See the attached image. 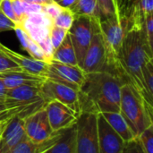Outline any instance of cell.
I'll return each instance as SVG.
<instances>
[{
  "instance_id": "obj_13",
  "label": "cell",
  "mask_w": 153,
  "mask_h": 153,
  "mask_svg": "<svg viewBox=\"0 0 153 153\" xmlns=\"http://www.w3.org/2000/svg\"><path fill=\"white\" fill-rule=\"evenodd\" d=\"M0 51L3 52L5 56H7L13 62H15L22 68V71L36 76L46 78V74L48 67V62L37 60L31 57H26L8 48L7 47L4 46L2 43H0Z\"/></svg>"
},
{
  "instance_id": "obj_8",
  "label": "cell",
  "mask_w": 153,
  "mask_h": 153,
  "mask_svg": "<svg viewBox=\"0 0 153 153\" xmlns=\"http://www.w3.org/2000/svg\"><path fill=\"white\" fill-rule=\"evenodd\" d=\"M68 35L75 52L77 65L82 68L91 41V17L85 15L74 16Z\"/></svg>"
},
{
  "instance_id": "obj_10",
  "label": "cell",
  "mask_w": 153,
  "mask_h": 153,
  "mask_svg": "<svg viewBox=\"0 0 153 153\" xmlns=\"http://www.w3.org/2000/svg\"><path fill=\"white\" fill-rule=\"evenodd\" d=\"M23 120L26 135L28 139L33 143H40L45 142L54 134L45 108L36 111Z\"/></svg>"
},
{
  "instance_id": "obj_22",
  "label": "cell",
  "mask_w": 153,
  "mask_h": 153,
  "mask_svg": "<svg viewBox=\"0 0 153 153\" xmlns=\"http://www.w3.org/2000/svg\"><path fill=\"white\" fill-rule=\"evenodd\" d=\"M20 27H22L29 35V37L38 44L49 37V28L48 27L34 25L28 22H23Z\"/></svg>"
},
{
  "instance_id": "obj_30",
  "label": "cell",
  "mask_w": 153,
  "mask_h": 153,
  "mask_svg": "<svg viewBox=\"0 0 153 153\" xmlns=\"http://www.w3.org/2000/svg\"><path fill=\"white\" fill-rule=\"evenodd\" d=\"M143 34L147 39V42L149 43L150 47L152 48L153 43V13L148 14L143 22Z\"/></svg>"
},
{
  "instance_id": "obj_5",
  "label": "cell",
  "mask_w": 153,
  "mask_h": 153,
  "mask_svg": "<svg viewBox=\"0 0 153 153\" xmlns=\"http://www.w3.org/2000/svg\"><path fill=\"white\" fill-rule=\"evenodd\" d=\"M82 69L85 74L108 73L107 49L97 17H91V41Z\"/></svg>"
},
{
  "instance_id": "obj_36",
  "label": "cell",
  "mask_w": 153,
  "mask_h": 153,
  "mask_svg": "<svg viewBox=\"0 0 153 153\" xmlns=\"http://www.w3.org/2000/svg\"><path fill=\"white\" fill-rule=\"evenodd\" d=\"M139 5L145 16H147L150 13H152L153 0H142Z\"/></svg>"
},
{
  "instance_id": "obj_18",
  "label": "cell",
  "mask_w": 153,
  "mask_h": 153,
  "mask_svg": "<svg viewBox=\"0 0 153 153\" xmlns=\"http://www.w3.org/2000/svg\"><path fill=\"white\" fill-rule=\"evenodd\" d=\"M58 136L59 131L54 132V134L49 139L40 143H33L27 138L24 141L18 143L17 145H15L11 150V153H43L53 145V143L56 141Z\"/></svg>"
},
{
  "instance_id": "obj_39",
  "label": "cell",
  "mask_w": 153,
  "mask_h": 153,
  "mask_svg": "<svg viewBox=\"0 0 153 153\" xmlns=\"http://www.w3.org/2000/svg\"><path fill=\"white\" fill-rule=\"evenodd\" d=\"M6 91H7V89L5 88V86L4 85V83L0 80V100H3V101L4 100Z\"/></svg>"
},
{
  "instance_id": "obj_11",
  "label": "cell",
  "mask_w": 153,
  "mask_h": 153,
  "mask_svg": "<svg viewBox=\"0 0 153 153\" xmlns=\"http://www.w3.org/2000/svg\"><path fill=\"white\" fill-rule=\"evenodd\" d=\"M44 108L50 126L54 132L72 127L77 123L79 115L58 101H49L46 104Z\"/></svg>"
},
{
  "instance_id": "obj_44",
  "label": "cell",
  "mask_w": 153,
  "mask_h": 153,
  "mask_svg": "<svg viewBox=\"0 0 153 153\" xmlns=\"http://www.w3.org/2000/svg\"><path fill=\"white\" fill-rule=\"evenodd\" d=\"M60 1H62V0H53V2H55V3H59Z\"/></svg>"
},
{
  "instance_id": "obj_31",
  "label": "cell",
  "mask_w": 153,
  "mask_h": 153,
  "mask_svg": "<svg viewBox=\"0 0 153 153\" xmlns=\"http://www.w3.org/2000/svg\"><path fill=\"white\" fill-rule=\"evenodd\" d=\"M0 10L5 16H7L9 19H11L13 22H14L19 26V20H18L17 16L15 15V13L13 12L11 0H1V2H0Z\"/></svg>"
},
{
  "instance_id": "obj_21",
  "label": "cell",
  "mask_w": 153,
  "mask_h": 153,
  "mask_svg": "<svg viewBox=\"0 0 153 153\" xmlns=\"http://www.w3.org/2000/svg\"><path fill=\"white\" fill-rule=\"evenodd\" d=\"M74 16L85 15L89 17H100V12L96 0H76L69 7Z\"/></svg>"
},
{
  "instance_id": "obj_3",
  "label": "cell",
  "mask_w": 153,
  "mask_h": 153,
  "mask_svg": "<svg viewBox=\"0 0 153 153\" xmlns=\"http://www.w3.org/2000/svg\"><path fill=\"white\" fill-rule=\"evenodd\" d=\"M119 112L136 137L153 126L152 105L148 103L131 84L126 83L121 87Z\"/></svg>"
},
{
  "instance_id": "obj_32",
  "label": "cell",
  "mask_w": 153,
  "mask_h": 153,
  "mask_svg": "<svg viewBox=\"0 0 153 153\" xmlns=\"http://www.w3.org/2000/svg\"><path fill=\"white\" fill-rule=\"evenodd\" d=\"M63 10V7H61L57 3H50L45 5H42V12L48 17L50 18L53 22L54 20L57 17V15L61 13Z\"/></svg>"
},
{
  "instance_id": "obj_28",
  "label": "cell",
  "mask_w": 153,
  "mask_h": 153,
  "mask_svg": "<svg viewBox=\"0 0 153 153\" xmlns=\"http://www.w3.org/2000/svg\"><path fill=\"white\" fill-rule=\"evenodd\" d=\"M100 12V17H110V16H117V13L116 7L114 5L113 0H96Z\"/></svg>"
},
{
  "instance_id": "obj_43",
  "label": "cell",
  "mask_w": 153,
  "mask_h": 153,
  "mask_svg": "<svg viewBox=\"0 0 153 153\" xmlns=\"http://www.w3.org/2000/svg\"><path fill=\"white\" fill-rule=\"evenodd\" d=\"M6 109H7V108H6L4 102L3 100H0V112L4 111V110H6Z\"/></svg>"
},
{
  "instance_id": "obj_4",
  "label": "cell",
  "mask_w": 153,
  "mask_h": 153,
  "mask_svg": "<svg viewBox=\"0 0 153 153\" xmlns=\"http://www.w3.org/2000/svg\"><path fill=\"white\" fill-rule=\"evenodd\" d=\"M4 102L7 109L20 108L21 111L16 116L22 119L44 108L47 104L41 96L39 87L28 85L7 90Z\"/></svg>"
},
{
  "instance_id": "obj_34",
  "label": "cell",
  "mask_w": 153,
  "mask_h": 153,
  "mask_svg": "<svg viewBox=\"0 0 153 153\" xmlns=\"http://www.w3.org/2000/svg\"><path fill=\"white\" fill-rule=\"evenodd\" d=\"M17 26L18 25L14 22L5 16L0 10V33L4 31L14 30Z\"/></svg>"
},
{
  "instance_id": "obj_37",
  "label": "cell",
  "mask_w": 153,
  "mask_h": 153,
  "mask_svg": "<svg viewBox=\"0 0 153 153\" xmlns=\"http://www.w3.org/2000/svg\"><path fill=\"white\" fill-rule=\"evenodd\" d=\"M23 1L29 4H39V5H45V4L53 3V0H23Z\"/></svg>"
},
{
  "instance_id": "obj_6",
  "label": "cell",
  "mask_w": 153,
  "mask_h": 153,
  "mask_svg": "<svg viewBox=\"0 0 153 153\" xmlns=\"http://www.w3.org/2000/svg\"><path fill=\"white\" fill-rule=\"evenodd\" d=\"M98 114L82 113L76 123V153H100Z\"/></svg>"
},
{
  "instance_id": "obj_40",
  "label": "cell",
  "mask_w": 153,
  "mask_h": 153,
  "mask_svg": "<svg viewBox=\"0 0 153 153\" xmlns=\"http://www.w3.org/2000/svg\"><path fill=\"white\" fill-rule=\"evenodd\" d=\"M123 1H124V0H113L114 5H115V7H116L117 13V15H118V18H119L120 10H121L122 4H123Z\"/></svg>"
},
{
  "instance_id": "obj_1",
  "label": "cell",
  "mask_w": 153,
  "mask_h": 153,
  "mask_svg": "<svg viewBox=\"0 0 153 153\" xmlns=\"http://www.w3.org/2000/svg\"><path fill=\"white\" fill-rule=\"evenodd\" d=\"M126 84L105 72L86 74L78 95L82 113L119 112L121 87Z\"/></svg>"
},
{
  "instance_id": "obj_7",
  "label": "cell",
  "mask_w": 153,
  "mask_h": 153,
  "mask_svg": "<svg viewBox=\"0 0 153 153\" xmlns=\"http://www.w3.org/2000/svg\"><path fill=\"white\" fill-rule=\"evenodd\" d=\"M86 74L78 65H72L51 59L48 62L46 79L68 86L79 91L85 81Z\"/></svg>"
},
{
  "instance_id": "obj_9",
  "label": "cell",
  "mask_w": 153,
  "mask_h": 153,
  "mask_svg": "<svg viewBox=\"0 0 153 153\" xmlns=\"http://www.w3.org/2000/svg\"><path fill=\"white\" fill-rule=\"evenodd\" d=\"M40 93L46 103L56 100L81 115L78 91L63 84L46 79L39 87Z\"/></svg>"
},
{
  "instance_id": "obj_26",
  "label": "cell",
  "mask_w": 153,
  "mask_h": 153,
  "mask_svg": "<svg viewBox=\"0 0 153 153\" xmlns=\"http://www.w3.org/2000/svg\"><path fill=\"white\" fill-rule=\"evenodd\" d=\"M24 22H28L34 25L45 26L48 28H50L53 25V21L50 18H48L42 11L29 14Z\"/></svg>"
},
{
  "instance_id": "obj_16",
  "label": "cell",
  "mask_w": 153,
  "mask_h": 153,
  "mask_svg": "<svg viewBox=\"0 0 153 153\" xmlns=\"http://www.w3.org/2000/svg\"><path fill=\"white\" fill-rule=\"evenodd\" d=\"M43 153H76V126L60 130L56 141Z\"/></svg>"
},
{
  "instance_id": "obj_24",
  "label": "cell",
  "mask_w": 153,
  "mask_h": 153,
  "mask_svg": "<svg viewBox=\"0 0 153 153\" xmlns=\"http://www.w3.org/2000/svg\"><path fill=\"white\" fill-rule=\"evenodd\" d=\"M74 20V15L73 14V13L69 9L63 8L61 13L54 20L53 24L64 30H69V29L73 24Z\"/></svg>"
},
{
  "instance_id": "obj_12",
  "label": "cell",
  "mask_w": 153,
  "mask_h": 153,
  "mask_svg": "<svg viewBox=\"0 0 153 153\" xmlns=\"http://www.w3.org/2000/svg\"><path fill=\"white\" fill-rule=\"evenodd\" d=\"M98 137L100 153H123L125 142L110 127L101 114H98Z\"/></svg>"
},
{
  "instance_id": "obj_20",
  "label": "cell",
  "mask_w": 153,
  "mask_h": 153,
  "mask_svg": "<svg viewBox=\"0 0 153 153\" xmlns=\"http://www.w3.org/2000/svg\"><path fill=\"white\" fill-rule=\"evenodd\" d=\"M52 59L67 65H78L75 52L68 33L62 41V43L54 50Z\"/></svg>"
},
{
  "instance_id": "obj_33",
  "label": "cell",
  "mask_w": 153,
  "mask_h": 153,
  "mask_svg": "<svg viewBox=\"0 0 153 153\" xmlns=\"http://www.w3.org/2000/svg\"><path fill=\"white\" fill-rule=\"evenodd\" d=\"M141 1L142 0H124L119 13V19L121 17H126L127 19Z\"/></svg>"
},
{
  "instance_id": "obj_15",
  "label": "cell",
  "mask_w": 153,
  "mask_h": 153,
  "mask_svg": "<svg viewBox=\"0 0 153 153\" xmlns=\"http://www.w3.org/2000/svg\"><path fill=\"white\" fill-rule=\"evenodd\" d=\"M0 80L5 88L9 90L24 85L40 87L46 78L36 76L24 71H9L0 73Z\"/></svg>"
},
{
  "instance_id": "obj_27",
  "label": "cell",
  "mask_w": 153,
  "mask_h": 153,
  "mask_svg": "<svg viewBox=\"0 0 153 153\" xmlns=\"http://www.w3.org/2000/svg\"><path fill=\"white\" fill-rule=\"evenodd\" d=\"M67 33H68V30L59 28L54 24L49 28V39L54 49H56L62 43V41L64 40Z\"/></svg>"
},
{
  "instance_id": "obj_2",
  "label": "cell",
  "mask_w": 153,
  "mask_h": 153,
  "mask_svg": "<svg viewBox=\"0 0 153 153\" xmlns=\"http://www.w3.org/2000/svg\"><path fill=\"white\" fill-rule=\"evenodd\" d=\"M151 60H153L152 48L147 42L143 28L129 27L122 43L121 65L128 84H131L148 103L152 105L145 92L143 79V69Z\"/></svg>"
},
{
  "instance_id": "obj_38",
  "label": "cell",
  "mask_w": 153,
  "mask_h": 153,
  "mask_svg": "<svg viewBox=\"0 0 153 153\" xmlns=\"http://www.w3.org/2000/svg\"><path fill=\"white\" fill-rule=\"evenodd\" d=\"M75 1H76V0H62V1H60L59 3H57V4H58L61 7H63V8L69 9V7L72 6V5L74 4Z\"/></svg>"
},
{
  "instance_id": "obj_41",
  "label": "cell",
  "mask_w": 153,
  "mask_h": 153,
  "mask_svg": "<svg viewBox=\"0 0 153 153\" xmlns=\"http://www.w3.org/2000/svg\"><path fill=\"white\" fill-rule=\"evenodd\" d=\"M0 153H11V150H9L0 143Z\"/></svg>"
},
{
  "instance_id": "obj_14",
  "label": "cell",
  "mask_w": 153,
  "mask_h": 153,
  "mask_svg": "<svg viewBox=\"0 0 153 153\" xmlns=\"http://www.w3.org/2000/svg\"><path fill=\"white\" fill-rule=\"evenodd\" d=\"M27 138L24 128V120L18 116H14L7 121L0 143L9 150H12L15 145Z\"/></svg>"
},
{
  "instance_id": "obj_42",
  "label": "cell",
  "mask_w": 153,
  "mask_h": 153,
  "mask_svg": "<svg viewBox=\"0 0 153 153\" xmlns=\"http://www.w3.org/2000/svg\"><path fill=\"white\" fill-rule=\"evenodd\" d=\"M6 123H7V121H5V122H0V139L2 137V134H3V132L4 130V127H5Z\"/></svg>"
},
{
  "instance_id": "obj_19",
  "label": "cell",
  "mask_w": 153,
  "mask_h": 153,
  "mask_svg": "<svg viewBox=\"0 0 153 153\" xmlns=\"http://www.w3.org/2000/svg\"><path fill=\"white\" fill-rule=\"evenodd\" d=\"M14 31L17 34V37L19 39L21 45L29 53L31 58L48 63V59L46 54L44 53V51L42 50V48H40V46L37 42H35L33 39H31L22 27L17 26Z\"/></svg>"
},
{
  "instance_id": "obj_35",
  "label": "cell",
  "mask_w": 153,
  "mask_h": 153,
  "mask_svg": "<svg viewBox=\"0 0 153 153\" xmlns=\"http://www.w3.org/2000/svg\"><path fill=\"white\" fill-rule=\"evenodd\" d=\"M123 153H145L143 152L138 138H134L130 142L125 143V148Z\"/></svg>"
},
{
  "instance_id": "obj_17",
  "label": "cell",
  "mask_w": 153,
  "mask_h": 153,
  "mask_svg": "<svg viewBox=\"0 0 153 153\" xmlns=\"http://www.w3.org/2000/svg\"><path fill=\"white\" fill-rule=\"evenodd\" d=\"M100 114L110 126V127L123 139L125 143L130 142L136 138L120 112H105Z\"/></svg>"
},
{
  "instance_id": "obj_25",
  "label": "cell",
  "mask_w": 153,
  "mask_h": 153,
  "mask_svg": "<svg viewBox=\"0 0 153 153\" xmlns=\"http://www.w3.org/2000/svg\"><path fill=\"white\" fill-rule=\"evenodd\" d=\"M137 138L144 152L153 153V126L146 128Z\"/></svg>"
},
{
  "instance_id": "obj_29",
  "label": "cell",
  "mask_w": 153,
  "mask_h": 153,
  "mask_svg": "<svg viewBox=\"0 0 153 153\" xmlns=\"http://www.w3.org/2000/svg\"><path fill=\"white\" fill-rule=\"evenodd\" d=\"M9 71H22V68L3 52L0 51V73Z\"/></svg>"
},
{
  "instance_id": "obj_23",
  "label": "cell",
  "mask_w": 153,
  "mask_h": 153,
  "mask_svg": "<svg viewBox=\"0 0 153 153\" xmlns=\"http://www.w3.org/2000/svg\"><path fill=\"white\" fill-rule=\"evenodd\" d=\"M153 60L146 63L143 69V79L145 92L149 100L152 102L153 96Z\"/></svg>"
},
{
  "instance_id": "obj_45",
  "label": "cell",
  "mask_w": 153,
  "mask_h": 153,
  "mask_svg": "<svg viewBox=\"0 0 153 153\" xmlns=\"http://www.w3.org/2000/svg\"><path fill=\"white\" fill-rule=\"evenodd\" d=\"M0 2H1V0H0Z\"/></svg>"
}]
</instances>
